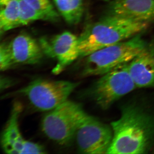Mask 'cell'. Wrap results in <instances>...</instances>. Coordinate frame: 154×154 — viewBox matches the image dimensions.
Listing matches in <instances>:
<instances>
[{
	"label": "cell",
	"instance_id": "obj_1",
	"mask_svg": "<svg viewBox=\"0 0 154 154\" xmlns=\"http://www.w3.org/2000/svg\"><path fill=\"white\" fill-rule=\"evenodd\" d=\"M113 137L107 154H143L154 143V116L140 106H123L111 123Z\"/></svg>",
	"mask_w": 154,
	"mask_h": 154
},
{
	"label": "cell",
	"instance_id": "obj_2",
	"mask_svg": "<svg viewBox=\"0 0 154 154\" xmlns=\"http://www.w3.org/2000/svg\"><path fill=\"white\" fill-rule=\"evenodd\" d=\"M149 24L106 15L89 25L78 37L80 57L135 36L144 31Z\"/></svg>",
	"mask_w": 154,
	"mask_h": 154
},
{
	"label": "cell",
	"instance_id": "obj_3",
	"mask_svg": "<svg viewBox=\"0 0 154 154\" xmlns=\"http://www.w3.org/2000/svg\"><path fill=\"white\" fill-rule=\"evenodd\" d=\"M147 43L139 33L99 50L85 57L81 76H102L121 65L130 62Z\"/></svg>",
	"mask_w": 154,
	"mask_h": 154
},
{
	"label": "cell",
	"instance_id": "obj_4",
	"mask_svg": "<svg viewBox=\"0 0 154 154\" xmlns=\"http://www.w3.org/2000/svg\"><path fill=\"white\" fill-rule=\"evenodd\" d=\"M88 114L79 104L68 100L45 114L42 130L50 139L67 145L75 140L77 130Z\"/></svg>",
	"mask_w": 154,
	"mask_h": 154
},
{
	"label": "cell",
	"instance_id": "obj_5",
	"mask_svg": "<svg viewBox=\"0 0 154 154\" xmlns=\"http://www.w3.org/2000/svg\"><path fill=\"white\" fill-rule=\"evenodd\" d=\"M79 85V83L65 80L37 79L15 93L27 98L36 110L48 112L68 100Z\"/></svg>",
	"mask_w": 154,
	"mask_h": 154
},
{
	"label": "cell",
	"instance_id": "obj_6",
	"mask_svg": "<svg viewBox=\"0 0 154 154\" xmlns=\"http://www.w3.org/2000/svg\"><path fill=\"white\" fill-rule=\"evenodd\" d=\"M129 63L101 76L89 89V96L103 110L137 88L130 74Z\"/></svg>",
	"mask_w": 154,
	"mask_h": 154
},
{
	"label": "cell",
	"instance_id": "obj_7",
	"mask_svg": "<svg viewBox=\"0 0 154 154\" xmlns=\"http://www.w3.org/2000/svg\"><path fill=\"white\" fill-rule=\"evenodd\" d=\"M113 137L111 127L88 114L77 130L75 140L81 153L107 154Z\"/></svg>",
	"mask_w": 154,
	"mask_h": 154
},
{
	"label": "cell",
	"instance_id": "obj_8",
	"mask_svg": "<svg viewBox=\"0 0 154 154\" xmlns=\"http://www.w3.org/2000/svg\"><path fill=\"white\" fill-rule=\"evenodd\" d=\"M40 46L43 53L54 59L57 63L52 72L57 75L80 57L78 37L71 32L66 31L51 39L42 38Z\"/></svg>",
	"mask_w": 154,
	"mask_h": 154
},
{
	"label": "cell",
	"instance_id": "obj_9",
	"mask_svg": "<svg viewBox=\"0 0 154 154\" xmlns=\"http://www.w3.org/2000/svg\"><path fill=\"white\" fill-rule=\"evenodd\" d=\"M22 107L14 103L11 115L1 137V145L7 154H44L45 150L39 144L25 139L19 129V119Z\"/></svg>",
	"mask_w": 154,
	"mask_h": 154
},
{
	"label": "cell",
	"instance_id": "obj_10",
	"mask_svg": "<svg viewBox=\"0 0 154 154\" xmlns=\"http://www.w3.org/2000/svg\"><path fill=\"white\" fill-rule=\"evenodd\" d=\"M106 15L147 24L154 22V0H112Z\"/></svg>",
	"mask_w": 154,
	"mask_h": 154
},
{
	"label": "cell",
	"instance_id": "obj_11",
	"mask_svg": "<svg viewBox=\"0 0 154 154\" xmlns=\"http://www.w3.org/2000/svg\"><path fill=\"white\" fill-rule=\"evenodd\" d=\"M129 70L137 88H154V39L129 63Z\"/></svg>",
	"mask_w": 154,
	"mask_h": 154
},
{
	"label": "cell",
	"instance_id": "obj_12",
	"mask_svg": "<svg viewBox=\"0 0 154 154\" xmlns=\"http://www.w3.org/2000/svg\"><path fill=\"white\" fill-rule=\"evenodd\" d=\"M9 45L15 64L38 63L44 54L40 44L28 34H19Z\"/></svg>",
	"mask_w": 154,
	"mask_h": 154
},
{
	"label": "cell",
	"instance_id": "obj_13",
	"mask_svg": "<svg viewBox=\"0 0 154 154\" xmlns=\"http://www.w3.org/2000/svg\"><path fill=\"white\" fill-rule=\"evenodd\" d=\"M0 5L1 33L21 26L19 0H0Z\"/></svg>",
	"mask_w": 154,
	"mask_h": 154
},
{
	"label": "cell",
	"instance_id": "obj_14",
	"mask_svg": "<svg viewBox=\"0 0 154 154\" xmlns=\"http://www.w3.org/2000/svg\"><path fill=\"white\" fill-rule=\"evenodd\" d=\"M65 21L75 25L79 22L84 11L83 0H54Z\"/></svg>",
	"mask_w": 154,
	"mask_h": 154
},
{
	"label": "cell",
	"instance_id": "obj_15",
	"mask_svg": "<svg viewBox=\"0 0 154 154\" xmlns=\"http://www.w3.org/2000/svg\"><path fill=\"white\" fill-rule=\"evenodd\" d=\"M19 4L21 26L38 20L49 21L45 14L33 8L24 0H19Z\"/></svg>",
	"mask_w": 154,
	"mask_h": 154
},
{
	"label": "cell",
	"instance_id": "obj_16",
	"mask_svg": "<svg viewBox=\"0 0 154 154\" xmlns=\"http://www.w3.org/2000/svg\"><path fill=\"white\" fill-rule=\"evenodd\" d=\"M33 8L45 14L49 21H56L58 15L50 0H24Z\"/></svg>",
	"mask_w": 154,
	"mask_h": 154
},
{
	"label": "cell",
	"instance_id": "obj_17",
	"mask_svg": "<svg viewBox=\"0 0 154 154\" xmlns=\"http://www.w3.org/2000/svg\"><path fill=\"white\" fill-rule=\"evenodd\" d=\"M14 63L9 44L3 43L0 47V69L5 71L11 69Z\"/></svg>",
	"mask_w": 154,
	"mask_h": 154
}]
</instances>
